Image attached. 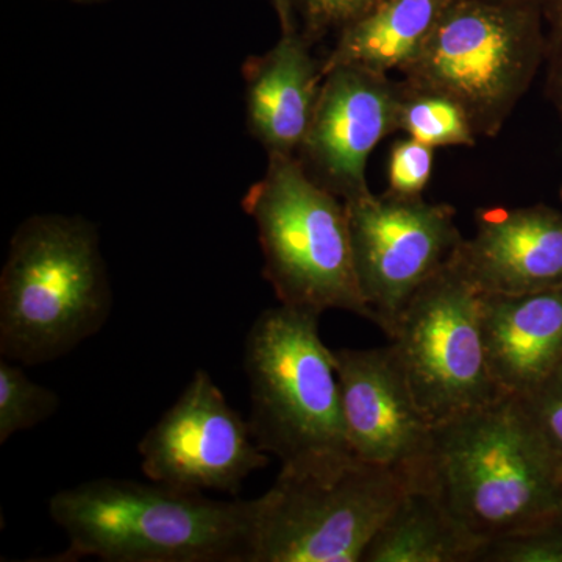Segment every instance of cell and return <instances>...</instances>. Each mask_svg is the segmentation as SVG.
<instances>
[{"instance_id": "obj_23", "label": "cell", "mask_w": 562, "mask_h": 562, "mask_svg": "<svg viewBox=\"0 0 562 562\" xmlns=\"http://www.w3.org/2000/svg\"><path fill=\"white\" fill-rule=\"evenodd\" d=\"M380 0H301L305 18V36L314 43L330 29H346L366 13H369Z\"/></svg>"}, {"instance_id": "obj_10", "label": "cell", "mask_w": 562, "mask_h": 562, "mask_svg": "<svg viewBox=\"0 0 562 562\" xmlns=\"http://www.w3.org/2000/svg\"><path fill=\"white\" fill-rule=\"evenodd\" d=\"M140 469L154 483L188 492L238 495L247 476L269 464L249 420L199 369L171 408L138 443Z\"/></svg>"}, {"instance_id": "obj_13", "label": "cell", "mask_w": 562, "mask_h": 562, "mask_svg": "<svg viewBox=\"0 0 562 562\" xmlns=\"http://www.w3.org/2000/svg\"><path fill=\"white\" fill-rule=\"evenodd\" d=\"M476 233L454 258L483 294L519 295L562 284V214L549 206L476 211Z\"/></svg>"}, {"instance_id": "obj_5", "label": "cell", "mask_w": 562, "mask_h": 562, "mask_svg": "<svg viewBox=\"0 0 562 562\" xmlns=\"http://www.w3.org/2000/svg\"><path fill=\"white\" fill-rule=\"evenodd\" d=\"M243 209L257 225L266 280L281 305L321 316L341 310L373 322L362 299L346 203L310 177L295 155H268Z\"/></svg>"}, {"instance_id": "obj_3", "label": "cell", "mask_w": 562, "mask_h": 562, "mask_svg": "<svg viewBox=\"0 0 562 562\" xmlns=\"http://www.w3.org/2000/svg\"><path fill=\"white\" fill-rule=\"evenodd\" d=\"M111 291L94 225L46 214L22 222L0 277V355L57 360L101 330Z\"/></svg>"}, {"instance_id": "obj_9", "label": "cell", "mask_w": 562, "mask_h": 562, "mask_svg": "<svg viewBox=\"0 0 562 562\" xmlns=\"http://www.w3.org/2000/svg\"><path fill=\"white\" fill-rule=\"evenodd\" d=\"M344 203L362 299L373 324L390 335L414 294L452 260L464 239L454 210L390 191H369Z\"/></svg>"}, {"instance_id": "obj_7", "label": "cell", "mask_w": 562, "mask_h": 562, "mask_svg": "<svg viewBox=\"0 0 562 562\" xmlns=\"http://www.w3.org/2000/svg\"><path fill=\"white\" fill-rule=\"evenodd\" d=\"M543 54L530 11L450 0L417 57L402 70L403 81L452 99L476 136L494 138L530 87Z\"/></svg>"}, {"instance_id": "obj_19", "label": "cell", "mask_w": 562, "mask_h": 562, "mask_svg": "<svg viewBox=\"0 0 562 562\" xmlns=\"http://www.w3.org/2000/svg\"><path fill=\"white\" fill-rule=\"evenodd\" d=\"M60 408V397L49 387L32 382L20 362L0 360V443L16 432L36 427Z\"/></svg>"}, {"instance_id": "obj_18", "label": "cell", "mask_w": 562, "mask_h": 562, "mask_svg": "<svg viewBox=\"0 0 562 562\" xmlns=\"http://www.w3.org/2000/svg\"><path fill=\"white\" fill-rule=\"evenodd\" d=\"M398 131L409 138L432 147L475 146L473 131L465 111L446 95L413 90L402 81L401 106H398Z\"/></svg>"}, {"instance_id": "obj_8", "label": "cell", "mask_w": 562, "mask_h": 562, "mask_svg": "<svg viewBox=\"0 0 562 562\" xmlns=\"http://www.w3.org/2000/svg\"><path fill=\"white\" fill-rule=\"evenodd\" d=\"M387 336L417 405L432 425L505 395L487 364L480 291L454 255L414 294Z\"/></svg>"}, {"instance_id": "obj_1", "label": "cell", "mask_w": 562, "mask_h": 562, "mask_svg": "<svg viewBox=\"0 0 562 562\" xmlns=\"http://www.w3.org/2000/svg\"><path fill=\"white\" fill-rule=\"evenodd\" d=\"M405 482L486 542L562 516V464L514 395L435 425Z\"/></svg>"}, {"instance_id": "obj_25", "label": "cell", "mask_w": 562, "mask_h": 562, "mask_svg": "<svg viewBox=\"0 0 562 562\" xmlns=\"http://www.w3.org/2000/svg\"><path fill=\"white\" fill-rule=\"evenodd\" d=\"M273 9L279 13L281 22V31L283 33H291L297 31L295 29L294 18H292L291 0H271Z\"/></svg>"}, {"instance_id": "obj_14", "label": "cell", "mask_w": 562, "mask_h": 562, "mask_svg": "<svg viewBox=\"0 0 562 562\" xmlns=\"http://www.w3.org/2000/svg\"><path fill=\"white\" fill-rule=\"evenodd\" d=\"M487 364L502 394L524 397L562 366V284L528 294L480 292Z\"/></svg>"}, {"instance_id": "obj_20", "label": "cell", "mask_w": 562, "mask_h": 562, "mask_svg": "<svg viewBox=\"0 0 562 562\" xmlns=\"http://www.w3.org/2000/svg\"><path fill=\"white\" fill-rule=\"evenodd\" d=\"M479 562H562V516L535 530L487 541Z\"/></svg>"}, {"instance_id": "obj_22", "label": "cell", "mask_w": 562, "mask_h": 562, "mask_svg": "<svg viewBox=\"0 0 562 562\" xmlns=\"http://www.w3.org/2000/svg\"><path fill=\"white\" fill-rule=\"evenodd\" d=\"M517 398L562 464V366L530 394Z\"/></svg>"}, {"instance_id": "obj_16", "label": "cell", "mask_w": 562, "mask_h": 562, "mask_svg": "<svg viewBox=\"0 0 562 562\" xmlns=\"http://www.w3.org/2000/svg\"><path fill=\"white\" fill-rule=\"evenodd\" d=\"M450 0H380L347 25L322 63V76L342 66L376 74L406 68L417 57Z\"/></svg>"}, {"instance_id": "obj_26", "label": "cell", "mask_w": 562, "mask_h": 562, "mask_svg": "<svg viewBox=\"0 0 562 562\" xmlns=\"http://www.w3.org/2000/svg\"><path fill=\"white\" fill-rule=\"evenodd\" d=\"M550 13H552V20L557 25V31L562 36V0H549Z\"/></svg>"}, {"instance_id": "obj_11", "label": "cell", "mask_w": 562, "mask_h": 562, "mask_svg": "<svg viewBox=\"0 0 562 562\" xmlns=\"http://www.w3.org/2000/svg\"><path fill=\"white\" fill-rule=\"evenodd\" d=\"M402 81L342 66L325 74L308 132L295 157L342 202L369 192L366 165L376 144L398 131Z\"/></svg>"}, {"instance_id": "obj_24", "label": "cell", "mask_w": 562, "mask_h": 562, "mask_svg": "<svg viewBox=\"0 0 562 562\" xmlns=\"http://www.w3.org/2000/svg\"><path fill=\"white\" fill-rule=\"evenodd\" d=\"M550 98L562 117V47L553 50L552 68L549 76Z\"/></svg>"}, {"instance_id": "obj_6", "label": "cell", "mask_w": 562, "mask_h": 562, "mask_svg": "<svg viewBox=\"0 0 562 562\" xmlns=\"http://www.w3.org/2000/svg\"><path fill=\"white\" fill-rule=\"evenodd\" d=\"M405 491L401 473L355 457L281 465L260 497L251 562H361Z\"/></svg>"}, {"instance_id": "obj_2", "label": "cell", "mask_w": 562, "mask_h": 562, "mask_svg": "<svg viewBox=\"0 0 562 562\" xmlns=\"http://www.w3.org/2000/svg\"><path fill=\"white\" fill-rule=\"evenodd\" d=\"M260 506V497L213 501L160 483L91 480L50 498L68 547L46 561L251 562Z\"/></svg>"}, {"instance_id": "obj_15", "label": "cell", "mask_w": 562, "mask_h": 562, "mask_svg": "<svg viewBox=\"0 0 562 562\" xmlns=\"http://www.w3.org/2000/svg\"><path fill=\"white\" fill-rule=\"evenodd\" d=\"M243 76L250 135L268 155H297L324 80L308 41L283 33L271 50L247 58Z\"/></svg>"}, {"instance_id": "obj_12", "label": "cell", "mask_w": 562, "mask_h": 562, "mask_svg": "<svg viewBox=\"0 0 562 562\" xmlns=\"http://www.w3.org/2000/svg\"><path fill=\"white\" fill-rule=\"evenodd\" d=\"M335 358L351 454L405 479L427 454L435 425L417 405L394 351L339 349Z\"/></svg>"}, {"instance_id": "obj_21", "label": "cell", "mask_w": 562, "mask_h": 562, "mask_svg": "<svg viewBox=\"0 0 562 562\" xmlns=\"http://www.w3.org/2000/svg\"><path fill=\"white\" fill-rule=\"evenodd\" d=\"M432 162V147L413 138L398 140L392 146L387 162L390 192L405 198L422 195L431 179Z\"/></svg>"}, {"instance_id": "obj_4", "label": "cell", "mask_w": 562, "mask_h": 562, "mask_svg": "<svg viewBox=\"0 0 562 562\" xmlns=\"http://www.w3.org/2000/svg\"><path fill=\"white\" fill-rule=\"evenodd\" d=\"M319 317L280 303L255 319L244 342L251 436L281 465L353 457L335 351L322 341Z\"/></svg>"}, {"instance_id": "obj_17", "label": "cell", "mask_w": 562, "mask_h": 562, "mask_svg": "<svg viewBox=\"0 0 562 562\" xmlns=\"http://www.w3.org/2000/svg\"><path fill=\"white\" fill-rule=\"evenodd\" d=\"M484 543L430 491L406 486L361 562H479Z\"/></svg>"}]
</instances>
